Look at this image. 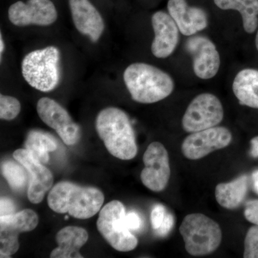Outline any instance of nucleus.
Listing matches in <instances>:
<instances>
[{"mask_svg": "<svg viewBox=\"0 0 258 258\" xmlns=\"http://www.w3.org/2000/svg\"><path fill=\"white\" fill-rule=\"evenodd\" d=\"M97 133L107 150L121 160H131L138 152L135 133L128 115L115 107L99 112L96 120Z\"/></svg>", "mask_w": 258, "mask_h": 258, "instance_id": "f257e3e1", "label": "nucleus"}, {"mask_svg": "<svg viewBox=\"0 0 258 258\" xmlns=\"http://www.w3.org/2000/svg\"><path fill=\"white\" fill-rule=\"evenodd\" d=\"M123 81L132 99L145 104L165 99L174 89V81L169 74L144 62L128 66L123 73Z\"/></svg>", "mask_w": 258, "mask_h": 258, "instance_id": "f03ea898", "label": "nucleus"}, {"mask_svg": "<svg viewBox=\"0 0 258 258\" xmlns=\"http://www.w3.org/2000/svg\"><path fill=\"white\" fill-rule=\"evenodd\" d=\"M104 203L103 192L95 187H83L69 181L53 186L48 197L49 208L58 214L68 212L76 219L86 220L94 216Z\"/></svg>", "mask_w": 258, "mask_h": 258, "instance_id": "7ed1b4c3", "label": "nucleus"}, {"mask_svg": "<svg viewBox=\"0 0 258 258\" xmlns=\"http://www.w3.org/2000/svg\"><path fill=\"white\" fill-rule=\"evenodd\" d=\"M60 51L55 46L32 51L22 62V74L26 82L38 91L48 92L60 82Z\"/></svg>", "mask_w": 258, "mask_h": 258, "instance_id": "20e7f679", "label": "nucleus"}, {"mask_svg": "<svg viewBox=\"0 0 258 258\" xmlns=\"http://www.w3.org/2000/svg\"><path fill=\"white\" fill-rule=\"evenodd\" d=\"M179 232L184 239L185 249L191 255H207L215 252L221 244L220 225L203 214L186 215L180 226Z\"/></svg>", "mask_w": 258, "mask_h": 258, "instance_id": "39448f33", "label": "nucleus"}, {"mask_svg": "<svg viewBox=\"0 0 258 258\" xmlns=\"http://www.w3.org/2000/svg\"><path fill=\"white\" fill-rule=\"evenodd\" d=\"M125 209L123 203L113 200L100 212L97 228L103 238L116 250L129 252L138 245L137 237L125 224Z\"/></svg>", "mask_w": 258, "mask_h": 258, "instance_id": "423d86ee", "label": "nucleus"}, {"mask_svg": "<svg viewBox=\"0 0 258 258\" xmlns=\"http://www.w3.org/2000/svg\"><path fill=\"white\" fill-rule=\"evenodd\" d=\"M224 118L221 101L212 93H202L189 103L182 118V127L187 133H195L217 126Z\"/></svg>", "mask_w": 258, "mask_h": 258, "instance_id": "0eeeda50", "label": "nucleus"}, {"mask_svg": "<svg viewBox=\"0 0 258 258\" xmlns=\"http://www.w3.org/2000/svg\"><path fill=\"white\" fill-rule=\"evenodd\" d=\"M232 139V133L228 128L217 125L191 133L181 144V152L186 159L198 160L215 151L228 147Z\"/></svg>", "mask_w": 258, "mask_h": 258, "instance_id": "6e6552de", "label": "nucleus"}, {"mask_svg": "<svg viewBox=\"0 0 258 258\" xmlns=\"http://www.w3.org/2000/svg\"><path fill=\"white\" fill-rule=\"evenodd\" d=\"M144 168L141 180L144 186L155 192L163 191L170 179L171 169L169 154L159 142L149 144L143 157Z\"/></svg>", "mask_w": 258, "mask_h": 258, "instance_id": "1a4fd4ad", "label": "nucleus"}, {"mask_svg": "<svg viewBox=\"0 0 258 258\" xmlns=\"http://www.w3.org/2000/svg\"><path fill=\"white\" fill-rule=\"evenodd\" d=\"M38 216L30 209L0 217V257H10L18 252V236L30 232L38 225Z\"/></svg>", "mask_w": 258, "mask_h": 258, "instance_id": "9d476101", "label": "nucleus"}, {"mask_svg": "<svg viewBox=\"0 0 258 258\" xmlns=\"http://www.w3.org/2000/svg\"><path fill=\"white\" fill-rule=\"evenodd\" d=\"M37 111L40 119L54 129L66 145H74L79 142L81 128L57 101L47 97L40 98L37 103Z\"/></svg>", "mask_w": 258, "mask_h": 258, "instance_id": "9b49d317", "label": "nucleus"}, {"mask_svg": "<svg viewBox=\"0 0 258 258\" xmlns=\"http://www.w3.org/2000/svg\"><path fill=\"white\" fill-rule=\"evenodd\" d=\"M8 18L15 26H49L57 20V13L50 0L18 1L10 7Z\"/></svg>", "mask_w": 258, "mask_h": 258, "instance_id": "f8f14e48", "label": "nucleus"}, {"mask_svg": "<svg viewBox=\"0 0 258 258\" xmlns=\"http://www.w3.org/2000/svg\"><path fill=\"white\" fill-rule=\"evenodd\" d=\"M185 49L191 56L194 72L199 79H211L216 76L221 60L212 40L204 36L191 37L186 40Z\"/></svg>", "mask_w": 258, "mask_h": 258, "instance_id": "ddd939ff", "label": "nucleus"}, {"mask_svg": "<svg viewBox=\"0 0 258 258\" xmlns=\"http://www.w3.org/2000/svg\"><path fill=\"white\" fill-rule=\"evenodd\" d=\"M13 157L31 174L32 179L28 190L29 200L33 204L41 203L53 184L52 173L26 149L15 151Z\"/></svg>", "mask_w": 258, "mask_h": 258, "instance_id": "4468645a", "label": "nucleus"}, {"mask_svg": "<svg viewBox=\"0 0 258 258\" xmlns=\"http://www.w3.org/2000/svg\"><path fill=\"white\" fill-rule=\"evenodd\" d=\"M154 38L152 44V52L157 58H166L172 55L179 40V30L171 15L159 11L152 18Z\"/></svg>", "mask_w": 258, "mask_h": 258, "instance_id": "2eb2a0df", "label": "nucleus"}, {"mask_svg": "<svg viewBox=\"0 0 258 258\" xmlns=\"http://www.w3.org/2000/svg\"><path fill=\"white\" fill-rule=\"evenodd\" d=\"M73 21L78 31L96 42L104 31L105 23L89 0H69Z\"/></svg>", "mask_w": 258, "mask_h": 258, "instance_id": "dca6fc26", "label": "nucleus"}, {"mask_svg": "<svg viewBox=\"0 0 258 258\" xmlns=\"http://www.w3.org/2000/svg\"><path fill=\"white\" fill-rule=\"evenodd\" d=\"M167 9L180 32L185 36H191L208 27L206 12L200 8L190 7L186 0H169Z\"/></svg>", "mask_w": 258, "mask_h": 258, "instance_id": "f3484780", "label": "nucleus"}, {"mask_svg": "<svg viewBox=\"0 0 258 258\" xmlns=\"http://www.w3.org/2000/svg\"><path fill=\"white\" fill-rule=\"evenodd\" d=\"M88 240L87 231L82 227L68 226L59 231L55 240L57 247L51 252V258H82L80 249Z\"/></svg>", "mask_w": 258, "mask_h": 258, "instance_id": "a211bd4d", "label": "nucleus"}, {"mask_svg": "<svg viewBox=\"0 0 258 258\" xmlns=\"http://www.w3.org/2000/svg\"><path fill=\"white\" fill-rule=\"evenodd\" d=\"M232 91L241 105L258 109V71L243 69L236 75Z\"/></svg>", "mask_w": 258, "mask_h": 258, "instance_id": "6ab92c4d", "label": "nucleus"}, {"mask_svg": "<svg viewBox=\"0 0 258 258\" xmlns=\"http://www.w3.org/2000/svg\"><path fill=\"white\" fill-rule=\"evenodd\" d=\"M248 189V177L246 175L227 183H220L215 188V198L222 208L233 210L244 201Z\"/></svg>", "mask_w": 258, "mask_h": 258, "instance_id": "aec40b11", "label": "nucleus"}, {"mask_svg": "<svg viewBox=\"0 0 258 258\" xmlns=\"http://www.w3.org/2000/svg\"><path fill=\"white\" fill-rule=\"evenodd\" d=\"M223 10H237L242 16L244 31L253 33L258 25V0H214Z\"/></svg>", "mask_w": 258, "mask_h": 258, "instance_id": "412c9836", "label": "nucleus"}, {"mask_svg": "<svg viewBox=\"0 0 258 258\" xmlns=\"http://www.w3.org/2000/svg\"><path fill=\"white\" fill-rule=\"evenodd\" d=\"M25 147L40 162L46 164L50 159L49 152L55 151L57 144L51 134L42 131L34 130L28 134Z\"/></svg>", "mask_w": 258, "mask_h": 258, "instance_id": "4be33fe9", "label": "nucleus"}, {"mask_svg": "<svg viewBox=\"0 0 258 258\" xmlns=\"http://www.w3.org/2000/svg\"><path fill=\"white\" fill-rule=\"evenodd\" d=\"M27 169L22 164L13 161H5L2 164V173L8 184L15 190L23 189L28 182Z\"/></svg>", "mask_w": 258, "mask_h": 258, "instance_id": "5701e85b", "label": "nucleus"}, {"mask_svg": "<svg viewBox=\"0 0 258 258\" xmlns=\"http://www.w3.org/2000/svg\"><path fill=\"white\" fill-rule=\"evenodd\" d=\"M21 111V105L16 98L13 96H0V118L3 120L15 119Z\"/></svg>", "mask_w": 258, "mask_h": 258, "instance_id": "b1692460", "label": "nucleus"}, {"mask_svg": "<svg viewBox=\"0 0 258 258\" xmlns=\"http://www.w3.org/2000/svg\"><path fill=\"white\" fill-rule=\"evenodd\" d=\"M244 258H258V225L251 227L244 239Z\"/></svg>", "mask_w": 258, "mask_h": 258, "instance_id": "393cba45", "label": "nucleus"}, {"mask_svg": "<svg viewBox=\"0 0 258 258\" xmlns=\"http://www.w3.org/2000/svg\"><path fill=\"white\" fill-rule=\"evenodd\" d=\"M166 211L165 207L162 205H157L152 209L151 212V223L154 230L160 227L165 219Z\"/></svg>", "mask_w": 258, "mask_h": 258, "instance_id": "a878e982", "label": "nucleus"}, {"mask_svg": "<svg viewBox=\"0 0 258 258\" xmlns=\"http://www.w3.org/2000/svg\"><path fill=\"white\" fill-rule=\"evenodd\" d=\"M246 220L254 225H258V200H250L246 204L244 212Z\"/></svg>", "mask_w": 258, "mask_h": 258, "instance_id": "bb28decb", "label": "nucleus"}, {"mask_svg": "<svg viewBox=\"0 0 258 258\" xmlns=\"http://www.w3.org/2000/svg\"><path fill=\"white\" fill-rule=\"evenodd\" d=\"M174 225V217L171 213L167 212L164 222L161 224L160 227L155 230V233L159 237H164L169 235Z\"/></svg>", "mask_w": 258, "mask_h": 258, "instance_id": "cd10ccee", "label": "nucleus"}, {"mask_svg": "<svg viewBox=\"0 0 258 258\" xmlns=\"http://www.w3.org/2000/svg\"><path fill=\"white\" fill-rule=\"evenodd\" d=\"M125 224L129 230L137 231L142 227V220L138 213L130 212L125 215Z\"/></svg>", "mask_w": 258, "mask_h": 258, "instance_id": "c85d7f7f", "label": "nucleus"}, {"mask_svg": "<svg viewBox=\"0 0 258 258\" xmlns=\"http://www.w3.org/2000/svg\"><path fill=\"white\" fill-rule=\"evenodd\" d=\"M15 210L14 203L7 198L1 199V216L13 215Z\"/></svg>", "mask_w": 258, "mask_h": 258, "instance_id": "c756f323", "label": "nucleus"}, {"mask_svg": "<svg viewBox=\"0 0 258 258\" xmlns=\"http://www.w3.org/2000/svg\"><path fill=\"white\" fill-rule=\"evenodd\" d=\"M250 154L252 157L258 158V136L251 139Z\"/></svg>", "mask_w": 258, "mask_h": 258, "instance_id": "7c9ffc66", "label": "nucleus"}, {"mask_svg": "<svg viewBox=\"0 0 258 258\" xmlns=\"http://www.w3.org/2000/svg\"><path fill=\"white\" fill-rule=\"evenodd\" d=\"M252 182H253V188L255 192L258 194V170H255L252 174Z\"/></svg>", "mask_w": 258, "mask_h": 258, "instance_id": "2f4dec72", "label": "nucleus"}, {"mask_svg": "<svg viewBox=\"0 0 258 258\" xmlns=\"http://www.w3.org/2000/svg\"><path fill=\"white\" fill-rule=\"evenodd\" d=\"M5 50V43L4 40L3 39V35L1 34V37H0V55H1V59L2 55H3V52H4Z\"/></svg>", "mask_w": 258, "mask_h": 258, "instance_id": "473e14b6", "label": "nucleus"}, {"mask_svg": "<svg viewBox=\"0 0 258 258\" xmlns=\"http://www.w3.org/2000/svg\"><path fill=\"white\" fill-rule=\"evenodd\" d=\"M255 45H256V47H257V50H258V30H257V35H256V37H255Z\"/></svg>", "mask_w": 258, "mask_h": 258, "instance_id": "72a5a7b5", "label": "nucleus"}]
</instances>
